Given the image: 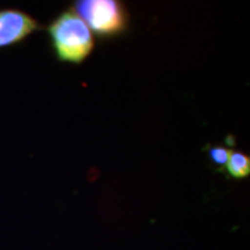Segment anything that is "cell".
<instances>
[{
  "label": "cell",
  "instance_id": "cell-5",
  "mask_svg": "<svg viewBox=\"0 0 250 250\" xmlns=\"http://www.w3.org/2000/svg\"><path fill=\"white\" fill-rule=\"evenodd\" d=\"M229 153L231 152L227 147H223V146H213L208 150V156H210V159L217 166H225L227 161H228V157H229Z\"/></svg>",
  "mask_w": 250,
  "mask_h": 250
},
{
  "label": "cell",
  "instance_id": "cell-4",
  "mask_svg": "<svg viewBox=\"0 0 250 250\" xmlns=\"http://www.w3.org/2000/svg\"><path fill=\"white\" fill-rule=\"evenodd\" d=\"M225 167L232 178H248L250 175V157L245 153L233 150L229 153V157H228Z\"/></svg>",
  "mask_w": 250,
  "mask_h": 250
},
{
  "label": "cell",
  "instance_id": "cell-3",
  "mask_svg": "<svg viewBox=\"0 0 250 250\" xmlns=\"http://www.w3.org/2000/svg\"><path fill=\"white\" fill-rule=\"evenodd\" d=\"M38 28L35 20L21 10H0V49L22 42Z\"/></svg>",
  "mask_w": 250,
  "mask_h": 250
},
{
  "label": "cell",
  "instance_id": "cell-2",
  "mask_svg": "<svg viewBox=\"0 0 250 250\" xmlns=\"http://www.w3.org/2000/svg\"><path fill=\"white\" fill-rule=\"evenodd\" d=\"M74 11L88 25L92 34L100 38L121 35L128 27L129 14L117 0H80L74 3Z\"/></svg>",
  "mask_w": 250,
  "mask_h": 250
},
{
  "label": "cell",
  "instance_id": "cell-1",
  "mask_svg": "<svg viewBox=\"0 0 250 250\" xmlns=\"http://www.w3.org/2000/svg\"><path fill=\"white\" fill-rule=\"evenodd\" d=\"M47 32L59 62L81 64L95 47L92 31L74 10H65L54 18Z\"/></svg>",
  "mask_w": 250,
  "mask_h": 250
}]
</instances>
